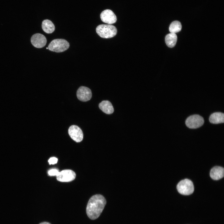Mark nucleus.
<instances>
[{
    "instance_id": "obj_1",
    "label": "nucleus",
    "mask_w": 224,
    "mask_h": 224,
    "mask_svg": "<svg viewBox=\"0 0 224 224\" xmlns=\"http://www.w3.org/2000/svg\"><path fill=\"white\" fill-rule=\"evenodd\" d=\"M106 203V199L101 195L97 194L92 196L89 200L86 208L88 217L92 220L98 218L104 209Z\"/></svg>"
},
{
    "instance_id": "obj_2",
    "label": "nucleus",
    "mask_w": 224,
    "mask_h": 224,
    "mask_svg": "<svg viewBox=\"0 0 224 224\" xmlns=\"http://www.w3.org/2000/svg\"><path fill=\"white\" fill-rule=\"evenodd\" d=\"M96 30L99 36L104 38L113 37L117 33L116 27L111 24L100 25L97 27Z\"/></svg>"
},
{
    "instance_id": "obj_3",
    "label": "nucleus",
    "mask_w": 224,
    "mask_h": 224,
    "mask_svg": "<svg viewBox=\"0 0 224 224\" xmlns=\"http://www.w3.org/2000/svg\"><path fill=\"white\" fill-rule=\"evenodd\" d=\"M69 47V43L63 39H56L52 41L48 46V49L56 52H62L67 50Z\"/></svg>"
},
{
    "instance_id": "obj_4",
    "label": "nucleus",
    "mask_w": 224,
    "mask_h": 224,
    "mask_svg": "<svg viewBox=\"0 0 224 224\" xmlns=\"http://www.w3.org/2000/svg\"><path fill=\"white\" fill-rule=\"evenodd\" d=\"M176 188L179 193L185 195L191 194L194 191L193 183L188 179H185L180 181L178 184Z\"/></svg>"
},
{
    "instance_id": "obj_5",
    "label": "nucleus",
    "mask_w": 224,
    "mask_h": 224,
    "mask_svg": "<svg viewBox=\"0 0 224 224\" xmlns=\"http://www.w3.org/2000/svg\"><path fill=\"white\" fill-rule=\"evenodd\" d=\"M203 117L198 114H194L187 118L185 121L187 126L190 128L195 129L201 126L204 124Z\"/></svg>"
},
{
    "instance_id": "obj_6",
    "label": "nucleus",
    "mask_w": 224,
    "mask_h": 224,
    "mask_svg": "<svg viewBox=\"0 0 224 224\" xmlns=\"http://www.w3.org/2000/svg\"><path fill=\"white\" fill-rule=\"evenodd\" d=\"M68 133L71 138L76 142H81L83 139L82 131L77 126L72 125L70 126Z\"/></svg>"
},
{
    "instance_id": "obj_7",
    "label": "nucleus",
    "mask_w": 224,
    "mask_h": 224,
    "mask_svg": "<svg viewBox=\"0 0 224 224\" xmlns=\"http://www.w3.org/2000/svg\"><path fill=\"white\" fill-rule=\"evenodd\" d=\"M76 176L75 172L71 170H65L60 172L56 176L58 180L63 182L72 181L75 179Z\"/></svg>"
},
{
    "instance_id": "obj_8",
    "label": "nucleus",
    "mask_w": 224,
    "mask_h": 224,
    "mask_svg": "<svg viewBox=\"0 0 224 224\" xmlns=\"http://www.w3.org/2000/svg\"><path fill=\"white\" fill-rule=\"evenodd\" d=\"M100 17L103 22L108 24H114L117 21L116 15L110 9H106L102 11L100 14Z\"/></svg>"
},
{
    "instance_id": "obj_9",
    "label": "nucleus",
    "mask_w": 224,
    "mask_h": 224,
    "mask_svg": "<svg viewBox=\"0 0 224 224\" xmlns=\"http://www.w3.org/2000/svg\"><path fill=\"white\" fill-rule=\"evenodd\" d=\"M77 96L79 100L86 101L90 100L91 97V91L88 87L81 86L77 90Z\"/></svg>"
},
{
    "instance_id": "obj_10",
    "label": "nucleus",
    "mask_w": 224,
    "mask_h": 224,
    "mask_svg": "<svg viewBox=\"0 0 224 224\" xmlns=\"http://www.w3.org/2000/svg\"><path fill=\"white\" fill-rule=\"evenodd\" d=\"M30 41L33 46L36 48H40L45 46L46 44L47 40L43 35L40 33H36L32 36Z\"/></svg>"
},
{
    "instance_id": "obj_11",
    "label": "nucleus",
    "mask_w": 224,
    "mask_h": 224,
    "mask_svg": "<svg viewBox=\"0 0 224 224\" xmlns=\"http://www.w3.org/2000/svg\"><path fill=\"white\" fill-rule=\"evenodd\" d=\"M210 176L214 180H218L222 178L224 176V168L219 166L213 167L210 170Z\"/></svg>"
},
{
    "instance_id": "obj_12",
    "label": "nucleus",
    "mask_w": 224,
    "mask_h": 224,
    "mask_svg": "<svg viewBox=\"0 0 224 224\" xmlns=\"http://www.w3.org/2000/svg\"><path fill=\"white\" fill-rule=\"evenodd\" d=\"M100 109L107 114H111L114 111V109L111 103L108 100H103L99 105Z\"/></svg>"
},
{
    "instance_id": "obj_13",
    "label": "nucleus",
    "mask_w": 224,
    "mask_h": 224,
    "mask_svg": "<svg viewBox=\"0 0 224 224\" xmlns=\"http://www.w3.org/2000/svg\"><path fill=\"white\" fill-rule=\"evenodd\" d=\"M209 121L211 123L213 124L223 123L224 114L220 112L214 113L210 115Z\"/></svg>"
},
{
    "instance_id": "obj_14",
    "label": "nucleus",
    "mask_w": 224,
    "mask_h": 224,
    "mask_svg": "<svg viewBox=\"0 0 224 224\" xmlns=\"http://www.w3.org/2000/svg\"><path fill=\"white\" fill-rule=\"evenodd\" d=\"M43 30L48 34L51 33L55 30V26L53 23L50 20L46 19L44 20L42 24Z\"/></svg>"
},
{
    "instance_id": "obj_15",
    "label": "nucleus",
    "mask_w": 224,
    "mask_h": 224,
    "mask_svg": "<svg viewBox=\"0 0 224 224\" xmlns=\"http://www.w3.org/2000/svg\"><path fill=\"white\" fill-rule=\"evenodd\" d=\"M165 42L169 47L172 48L175 45L177 41V36L175 33H170L166 35Z\"/></svg>"
},
{
    "instance_id": "obj_16",
    "label": "nucleus",
    "mask_w": 224,
    "mask_h": 224,
    "mask_svg": "<svg viewBox=\"0 0 224 224\" xmlns=\"http://www.w3.org/2000/svg\"><path fill=\"white\" fill-rule=\"evenodd\" d=\"M181 28L182 26L180 22L178 21H176L171 23L169 30L171 33H175L180 31Z\"/></svg>"
},
{
    "instance_id": "obj_17",
    "label": "nucleus",
    "mask_w": 224,
    "mask_h": 224,
    "mask_svg": "<svg viewBox=\"0 0 224 224\" xmlns=\"http://www.w3.org/2000/svg\"><path fill=\"white\" fill-rule=\"evenodd\" d=\"M60 172L57 169H53L50 170L48 171V173L49 175L50 176L58 175Z\"/></svg>"
},
{
    "instance_id": "obj_18",
    "label": "nucleus",
    "mask_w": 224,
    "mask_h": 224,
    "mask_svg": "<svg viewBox=\"0 0 224 224\" xmlns=\"http://www.w3.org/2000/svg\"><path fill=\"white\" fill-rule=\"evenodd\" d=\"M58 159L55 157H52L50 158L48 160V162L50 165L54 164L57 162Z\"/></svg>"
},
{
    "instance_id": "obj_19",
    "label": "nucleus",
    "mask_w": 224,
    "mask_h": 224,
    "mask_svg": "<svg viewBox=\"0 0 224 224\" xmlns=\"http://www.w3.org/2000/svg\"><path fill=\"white\" fill-rule=\"evenodd\" d=\"M39 224H51L49 222H41Z\"/></svg>"
},
{
    "instance_id": "obj_20",
    "label": "nucleus",
    "mask_w": 224,
    "mask_h": 224,
    "mask_svg": "<svg viewBox=\"0 0 224 224\" xmlns=\"http://www.w3.org/2000/svg\"><path fill=\"white\" fill-rule=\"evenodd\" d=\"M46 49H48V47H47V48H46Z\"/></svg>"
}]
</instances>
